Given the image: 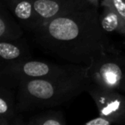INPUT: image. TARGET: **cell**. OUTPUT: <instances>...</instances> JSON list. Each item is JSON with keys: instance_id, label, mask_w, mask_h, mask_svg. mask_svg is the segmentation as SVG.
<instances>
[{"instance_id": "cell-11", "label": "cell", "mask_w": 125, "mask_h": 125, "mask_svg": "<svg viewBox=\"0 0 125 125\" xmlns=\"http://www.w3.org/2000/svg\"><path fill=\"white\" fill-rule=\"evenodd\" d=\"M99 21L105 33H118L125 34V22L111 6H101Z\"/></svg>"}, {"instance_id": "cell-13", "label": "cell", "mask_w": 125, "mask_h": 125, "mask_svg": "<svg viewBox=\"0 0 125 125\" xmlns=\"http://www.w3.org/2000/svg\"><path fill=\"white\" fill-rule=\"evenodd\" d=\"M108 6L112 7L125 22V0H111Z\"/></svg>"}, {"instance_id": "cell-12", "label": "cell", "mask_w": 125, "mask_h": 125, "mask_svg": "<svg viewBox=\"0 0 125 125\" xmlns=\"http://www.w3.org/2000/svg\"><path fill=\"white\" fill-rule=\"evenodd\" d=\"M66 123L62 111L51 109L34 115L26 122L28 125H66Z\"/></svg>"}, {"instance_id": "cell-9", "label": "cell", "mask_w": 125, "mask_h": 125, "mask_svg": "<svg viewBox=\"0 0 125 125\" xmlns=\"http://www.w3.org/2000/svg\"><path fill=\"white\" fill-rule=\"evenodd\" d=\"M23 31L4 0L0 6V40H17L22 38Z\"/></svg>"}, {"instance_id": "cell-14", "label": "cell", "mask_w": 125, "mask_h": 125, "mask_svg": "<svg viewBox=\"0 0 125 125\" xmlns=\"http://www.w3.org/2000/svg\"><path fill=\"white\" fill-rule=\"evenodd\" d=\"M85 124L86 125H111V124H114V123L111 120L99 115V116H96V117H94L91 120H89V121L86 122Z\"/></svg>"}, {"instance_id": "cell-3", "label": "cell", "mask_w": 125, "mask_h": 125, "mask_svg": "<svg viewBox=\"0 0 125 125\" xmlns=\"http://www.w3.org/2000/svg\"><path fill=\"white\" fill-rule=\"evenodd\" d=\"M85 65L58 64L46 61L26 58L17 62L6 63L1 70V81L16 87L22 80L40 79L67 75L80 70Z\"/></svg>"}, {"instance_id": "cell-7", "label": "cell", "mask_w": 125, "mask_h": 125, "mask_svg": "<svg viewBox=\"0 0 125 125\" xmlns=\"http://www.w3.org/2000/svg\"><path fill=\"white\" fill-rule=\"evenodd\" d=\"M15 86L1 81L0 87V125H23L26 122L18 111Z\"/></svg>"}, {"instance_id": "cell-6", "label": "cell", "mask_w": 125, "mask_h": 125, "mask_svg": "<svg viewBox=\"0 0 125 125\" xmlns=\"http://www.w3.org/2000/svg\"><path fill=\"white\" fill-rule=\"evenodd\" d=\"M33 2L37 18L35 29L59 16L93 6L87 0H33Z\"/></svg>"}, {"instance_id": "cell-4", "label": "cell", "mask_w": 125, "mask_h": 125, "mask_svg": "<svg viewBox=\"0 0 125 125\" xmlns=\"http://www.w3.org/2000/svg\"><path fill=\"white\" fill-rule=\"evenodd\" d=\"M91 82L125 94V54L112 48L87 66Z\"/></svg>"}, {"instance_id": "cell-15", "label": "cell", "mask_w": 125, "mask_h": 125, "mask_svg": "<svg viewBox=\"0 0 125 125\" xmlns=\"http://www.w3.org/2000/svg\"><path fill=\"white\" fill-rule=\"evenodd\" d=\"M110 3H111V0H101V6H105V5H109Z\"/></svg>"}, {"instance_id": "cell-5", "label": "cell", "mask_w": 125, "mask_h": 125, "mask_svg": "<svg viewBox=\"0 0 125 125\" xmlns=\"http://www.w3.org/2000/svg\"><path fill=\"white\" fill-rule=\"evenodd\" d=\"M87 92L94 99L99 115L111 120L114 124H125V95L123 93L92 82Z\"/></svg>"}, {"instance_id": "cell-8", "label": "cell", "mask_w": 125, "mask_h": 125, "mask_svg": "<svg viewBox=\"0 0 125 125\" xmlns=\"http://www.w3.org/2000/svg\"><path fill=\"white\" fill-rule=\"evenodd\" d=\"M7 7L16 19L24 28L30 31L35 29L37 25L36 13L33 0H4Z\"/></svg>"}, {"instance_id": "cell-1", "label": "cell", "mask_w": 125, "mask_h": 125, "mask_svg": "<svg viewBox=\"0 0 125 125\" xmlns=\"http://www.w3.org/2000/svg\"><path fill=\"white\" fill-rule=\"evenodd\" d=\"M32 32L43 52L74 64L88 66L113 48L101 27L99 8L94 6L59 16Z\"/></svg>"}, {"instance_id": "cell-2", "label": "cell", "mask_w": 125, "mask_h": 125, "mask_svg": "<svg viewBox=\"0 0 125 125\" xmlns=\"http://www.w3.org/2000/svg\"><path fill=\"white\" fill-rule=\"evenodd\" d=\"M87 66L67 75L18 82L16 103L21 113L36 109H50L62 105L87 91L91 81Z\"/></svg>"}, {"instance_id": "cell-10", "label": "cell", "mask_w": 125, "mask_h": 125, "mask_svg": "<svg viewBox=\"0 0 125 125\" xmlns=\"http://www.w3.org/2000/svg\"><path fill=\"white\" fill-rule=\"evenodd\" d=\"M20 40H0V57L4 62L10 63L30 57L28 45Z\"/></svg>"}]
</instances>
